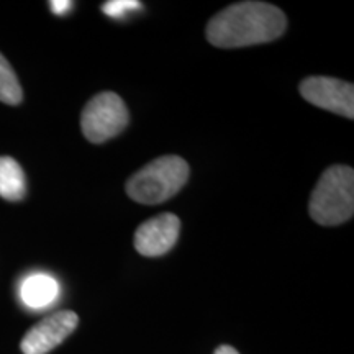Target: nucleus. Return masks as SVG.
Wrapping results in <instances>:
<instances>
[{
  "mask_svg": "<svg viewBox=\"0 0 354 354\" xmlns=\"http://www.w3.org/2000/svg\"><path fill=\"white\" fill-rule=\"evenodd\" d=\"M286 28V13L272 3L238 2L209 21L207 39L216 48H245L274 41Z\"/></svg>",
  "mask_w": 354,
  "mask_h": 354,
  "instance_id": "f257e3e1",
  "label": "nucleus"
},
{
  "mask_svg": "<svg viewBox=\"0 0 354 354\" xmlns=\"http://www.w3.org/2000/svg\"><path fill=\"white\" fill-rule=\"evenodd\" d=\"M308 212L323 227H335L351 220L354 214L353 167L335 165L323 172L310 197Z\"/></svg>",
  "mask_w": 354,
  "mask_h": 354,
  "instance_id": "f03ea898",
  "label": "nucleus"
},
{
  "mask_svg": "<svg viewBox=\"0 0 354 354\" xmlns=\"http://www.w3.org/2000/svg\"><path fill=\"white\" fill-rule=\"evenodd\" d=\"M189 179V165L180 156H161L148 162L127 183V194L143 205H158L174 197Z\"/></svg>",
  "mask_w": 354,
  "mask_h": 354,
  "instance_id": "7ed1b4c3",
  "label": "nucleus"
},
{
  "mask_svg": "<svg viewBox=\"0 0 354 354\" xmlns=\"http://www.w3.org/2000/svg\"><path fill=\"white\" fill-rule=\"evenodd\" d=\"M128 109L115 92H100L87 102L81 115L82 135L91 143H105L128 125Z\"/></svg>",
  "mask_w": 354,
  "mask_h": 354,
  "instance_id": "20e7f679",
  "label": "nucleus"
},
{
  "mask_svg": "<svg viewBox=\"0 0 354 354\" xmlns=\"http://www.w3.org/2000/svg\"><path fill=\"white\" fill-rule=\"evenodd\" d=\"M299 91L308 104L349 120L354 118V87L351 82L326 76H310L300 82Z\"/></svg>",
  "mask_w": 354,
  "mask_h": 354,
  "instance_id": "39448f33",
  "label": "nucleus"
},
{
  "mask_svg": "<svg viewBox=\"0 0 354 354\" xmlns=\"http://www.w3.org/2000/svg\"><path fill=\"white\" fill-rule=\"evenodd\" d=\"M79 317L71 310L51 313L32 326L20 343L24 354H48L77 328Z\"/></svg>",
  "mask_w": 354,
  "mask_h": 354,
  "instance_id": "423d86ee",
  "label": "nucleus"
},
{
  "mask_svg": "<svg viewBox=\"0 0 354 354\" xmlns=\"http://www.w3.org/2000/svg\"><path fill=\"white\" fill-rule=\"evenodd\" d=\"M180 220L174 214H161L141 223L135 232V250L146 258L169 253L179 240Z\"/></svg>",
  "mask_w": 354,
  "mask_h": 354,
  "instance_id": "0eeeda50",
  "label": "nucleus"
},
{
  "mask_svg": "<svg viewBox=\"0 0 354 354\" xmlns=\"http://www.w3.org/2000/svg\"><path fill=\"white\" fill-rule=\"evenodd\" d=\"M59 294V284L55 277L44 272H35L24 279L20 286V299L26 307L39 310L51 305Z\"/></svg>",
  "mask_w": 354,
  "mask_h": 354,
  "instance_id": "6e6552de",
  "label": "nucleus"
},
{
  "mask_svg": "<svg viewBox=\"0 0 354 354\" xmlns=\"http://www.w3.org/2000/svg\"><path fill=\"white\" fill-rule=\"evenodd\" d=\"M26 196L25 172L15 159L0 156V197L8 202H20Z\"/></svg>",
  "mask_w": 354,
  "mask_h": 354,
  "instance_id": "1a4fd4ad",
  "label": "nucleus"
},
{
  "mask_svg": "<svg viewBox=\"0 0 354 354\" xmlns=\"http://www.w3.org/2000/svg\"><path fill=\"white\" fill-rule=\"evenodd\" d=\"M24 100V91L15 71L6 56L0 53V102L7 105H19Z\"/></svg>",
  "mask_w": 354,
  "mask_h": 354,
  "instance_id": "9d476101",
  "label": "nucleus"
},
{
  "mask_svg": "<svg viewBox=\"0 0 354 354\" xmlns=\"http://www.w3.org/2000/svg\"><path fill=\"white\" fill-rule=\"evenodd\" d=\"M138 8H141V2H136V0H110L102 6V12L113 19L122 20L125 19L128 12H135Z\"/></svg>",
  "mask_w": 354,
  "mask_h": 354,
  "instance_id": "9b49d317",
  "label": "nucleus"
},
{
  "mask_svg": "<svg viewBox=\"0 0 354 354\" xmlns=\"http://www.w3.org/2000/svg\"><path fill=\"white\" fill-rule=\"evenodd\" d=\"M74 3L69 2V0H53L50 2L51 10L56 13V15H64L66 12H69L73 8Z\"/></svg>",
  "mask_w": 354,
  "mask_h": 354,
  "instance_id": "f8f14e48",
  "label": "nucleus"
},
{
  "mask_svg": "<svg viewBox=\"0 0 354 354\" xmlns=\"http://www.w3.org/2000/svg\"><path fill=\"white\" fill-rule=\"evenodd\" d=\"M214 354H240L233 346H228V344H223V346H218L215 349Z\"/></svg>",
  "mask_w": 354,
  "mask_h": 354,
  "instance_id": "ddd939ff",
  "label": "nucleus"
}]
</instances>
